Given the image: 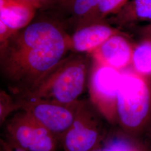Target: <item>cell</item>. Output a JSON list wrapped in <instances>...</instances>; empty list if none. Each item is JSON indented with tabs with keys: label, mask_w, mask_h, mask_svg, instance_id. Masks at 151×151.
<instances>
[{
	"label": "cell",
	"mask_w": 151,
	"mask_h": 151,
	"mask_svg": "<svg viewBox=\"0 0 151 151\" xmlns=\"http://www.w3.org/2000/svg\"><path fill=\"white\" fill-rule=\"evenodd\" d=\"M1 43V73L19 97L37 86L70 48V38L49 20L30 22Z\"/></svg>",
	"instance_id": "6da1fadb"
},
{
	"label": "cell",
	"mask_w": 151,
	"mask_h": 151,
	"mask_svg": "<svg viewBox=\"0 0 151 151\" xmlns=\"http://www.w3.org/2000/svg\"><path fill=\"white\" fill-rule=\"evenodd\" d=\"M116 125L125 135L151 150V78L132 69L122 71Z\"/></svg>",
	"instance_id": "7a4b0ae2"
},
{
	"label": "cell",
	"mask_w": 151,
	"mask_h": 151,
	"mask_svg": "<svg viewBox=\"0 0 151 151\" xmlns=\"http://www.w3.org/2000/svg\"><path fill=\"white\" fill-rule=\"evenodd\" d=\"M88 60L71 55L62 60L31 91L19 97H29L72 105L79 101L86 85Z\"/></svg>",
	"instance_id": "3957f363"
},
{
	"label": "cell",
	"mask_w": 151,
	"mask_h": 151,
	"mask_svg": "<svg viewBox=\"0 0 151 151\" xmlns=\"http://www.w3.org/2000/svg\"><path fill=\"white\" fill-rule=\"evenodd\" d=\"M110 124L91 102L81 101L70 128L61 140L64 151H91L110 133Z\"/></svg>",
	"instance_id": "277c9868"
},
{
	"label": "cell",
	"mask_w": 151,
	"mask_h": 151,
	"mask_svg": "<svg viewBox=\"0 0 151 151\" xmlns=\"http://www.w3.org/2000/svg\"><path fill=\"white\" fill-rule=\"evenodd\" d=\"M5 123V138L25 151H58L60 141L43 125L23 110Z\"/></svg>",
	"instance_id": "5b68a950"
},
{
	"label": "cell",
	"mask_w": 151,
	"mask_h": 151,
	"mask_svg": "<svg viewBox=\"0 0 151 151\" xmlns=\"http://www.w3.org/2000/svg\"><path fill=\"white\" fill-rule=\"evenodd\" d=\"M19 110L30 114L50 132L60 143L75 118L81 101L72 105H63L32 97H19Z\"/></svg>",
	"instance_id": "8992f818"
},
{
	"label": "cell",
	"mask_w": 151,
	"mask_h": 151,
	"mask_svg": "<svg viewBox=\"0 0 151 151\" xmlns=\"http://www.w3.org/2000/svg\"><path fill=\"white\" fill-rule=\"evenodd\" d=\"M122 71L95 61L90 81L91 103L108 123L116 125V105Z\"/></svg>",
	"instance_id": "52a82bcc"
},
{
	"label": "cell",
	"mask_w": 151,
	"mask_h": 151,
	"mask_svg": "<svg viewBox=\"0 0 151 151\" xmlns=\"http://www.w3.org/2000/svg\"><path fill=\"white\" fill-rule=\"evenodd\" d=\"M133 46L122 33L108 38L91 53L94 61L122 71L130 65Z\"/></svg>",
	"instance_id": "ba28073f"
},
{
	"label": "cell",
	"mask_w": 151,
	"mask_h": 151,
	"mask_svg": "<svg viewBox=\"0 0 151 151\" xmlns=\"http://www.w3.org/2000/svg\"><path fill=\"white\" fill-rule=\"evenodd\" d=\"M121 33L104 22L85 25L70 38V48L78 53H91L112 35Z\"/></svg>",
	"instance_id": "9c48e42d"
},
{
	"label": "cell",
	"mask_w": 151,
	"mask_h": 151,
	"mask_svg": "<svg viewBox=\"0 0 151 151\" xmlns=\"http://www.w3.org/2000/svg\"><path fill=\"white\" fill-rule=\"evenodd\" d=\"M35 10L22 0H0V22L11 34L31 22Z\"/></svg>",
	"instance_id": "30bf717a"
},
{
	"label": "cell",
	"mask_w": 151,
	"mask_h": 151,
	"mask_svg": "<svg viewBox=\"0 0 151 151\" xmlns=\"http://www.w3.org/2000/svg\"><path fill=\"white\" fill-rule=\"evenodd\" d=\"M109 21L121 26L151 22V0H132Z\"/></svg>",
	"instance_id": "8fae6325"
},
{
	"label": "cell",
	"mask_w": 151,
	"mask_h": 151,
	"mask_svg": "<svg viewBox=\"0 0 151 151\" xmlns=\"http://www.w3.org/2000/svg\"><path fill=\"white\" fill-rule=\"evenodd\" d=\"M91 151H151V150L125 135L119 129L110 132L103 143Z\"/></svg>",
	"instance_id": "7c38bea8"
},
{
	"label": "cell",
	"mask_w": 151,
	"mask_h": 151,
	"mask_svg": "<svg viewBox=\"0 0 151 151\" xmlns=\"http://www.w3.org/2000/svg\"><path fill=\"white\" fill-rule=\"evenodd\" d=\"M130 66L137 74L151 78V39L143 38L133 46Z\"/></svg>",
	"instance_id": "4fadbf2b"
},
{
	"label": "cell",
	"mask_w": 151,
	"mask_h": 151,
	"mask_svg": "<svg viewBox=\"0 0 151 151\" xmlns=\"http://www.w3.org/2000/svg\"><path fill=\"white\" fill-rule=\"evenodd\" d=\"M100 0H75L72 9L74 19L84 24L96 22Z\"/></svg>",
	"instance_id": "5bb4252c"
},
{
	"label": "cell",
	"mask_w": 151,
	"mask_h": 151,
	"mask_svg": "<svg viewBox=\"0 0 151 151\" xmlns=\"http://www.w3.org/2000/svg\"><path fill=\"white\" fill-rule=\"evenodd\" d=\"M128 2V0H100L95 22H104L106 16L116 14Z\"/></svg>",
	"instance_id": "9a60e30c"
},
{
	"label": "cell",
	"mask_w": 151,
	"mask_h": 151,
	"mask_svg": "<svg viewBox=\"0 0 151 151\" xmlns=\"http://www.w3.org/2000/svg\"><path fill=\"white\" fill-rule=\"evenodd\" d=\"M0 98V125H3L13 112L19 110L16 100L4 91L1 92Z\"/></svg>",
	"instance_id": "2e32d148"
},
{
	"label": "cell",
	"mask_w": 151,
	"mask_h": 151,
	"mask_svg": "<svg viewBox=\"0 0 151 151\" xmlns=\"http://www.w3.org/2000/svg\"><path fill=\"white\" fill-rule=\"evenodd\" d=\"M0 151H25L14 145L10 141L4 138L0 140Z\"/></svg>",
	"instance_id": "e0dca14e"
},
{
	"label": "cell",
	"mask_w": 151,
	"mask_h": 151,
	"mask_svg": "<svg viewBox=\"0 0 151 151\" xmlns=\"http://www.w3.org/2000/svg\"><path fill=\"white\" fill-rule=\"evenodd\" d=\"M139 33L143 38L151 39V22L139 29Z\"/></svg>",
	"instance_id": "ac0fdd59"
},
{
	"label": "cell",
	"mask_w": 151,
	"mask_h": 151,
	"mask_svg": "<svg viewBox=\"0 0 151 151\" xmlns=\"http://www.w3.org/2000/svg\"><path fill=\"white\" fill-rule=\"evenodd\" d=\"M59 3L60 6L70 11H72L73 6L75 0H56Z\"/></svg>",
	"instance_id": "d6986e66"
},
{
	"label": "cell",
	"mask_w": 151,
	"mask_h": 151,
	"mask_svg": "<svg viewBox=\"0 0 151 151\" xmlns=\"http://www.w3.org/2000/svg\"><path fill=\"white\" fill-rule=\"evenodd\" d=\"M38 1L39 8L43 7L44 6H47L52 2L53 0H37Z\"/></svg>",
	"instance_id": "ffe728a7"
},
{
	"label": "cell",
	"mask_w": 151,
	"mask_h": 151,
	"mask_svg": "<svg viewBox=\"0 0 151 151\" xmlns=\"http://www.w3.org/2000/svg\"><path fill=\"white\" fill-rule=\"evenodd\" d=\"M26 3L32 6L33 7H34L35 9L39 8V5H38V1L37 0H22Z\"/></svg>",
	"instance_id": "44dd1931"
}]
</instances>
